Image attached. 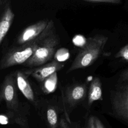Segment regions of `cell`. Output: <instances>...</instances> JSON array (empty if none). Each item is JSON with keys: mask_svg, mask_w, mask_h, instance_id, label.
Segmentation results:
<instances>
[{"mask_svg": "<svg viewBox=\"0 0 128 128\" xmlns=\"http://www.w3.org/2000/svg\"><path fill=\"white\" fill-rule=\"evenodd\" d=\"M73 42L76 45L80 46V44L81 46H82L86 42V40L82 36L78 35L76 36L73 39Z\"/></svg>", "mask_w": 128, "mask_h": 128, "instance_id": "2e32d148", "label": "cell"}, {"mask_svg": "<svg viewBox=\"0 0 128 128\" xmlns=\"http://www.w3.org/2000/svg\"><path fill=\"white\" fill-rule=\"evenodd\" d=\"M108 40L107 36L102 34H96L87 39L74 58L68 72L92 65L102 53Z\"/></svg>", "mask_w": 128, "mask_h": 128, "instance_id": "7a4b0ae2", "label": "cell"}, {"mask_svg": "<svg viewBox=\"0 0 128 128\" xmlns=\"http://www.w3.org/2000/svg\"><path fill=\"white\" fill-rule=\"evenodd\" d=\"M49 20H40L26 27L18 36L16 43L19 46L22 45L38 38L46 28Z\"/></svg>", "mask_w": 128, "mask_h": 128, "instance_id": "52a82bcc", "label": "cell"}, {"mask_svg": "<svg viewBox=\"0 0 128 128\" xmlns=\"http://www.w3.org/2000/svg\"><path fill=\"white\" fill-rule=\"evenodd\" d=\"M14 17L10 4L6 6L0 18V45L8 31Z\"/></svg>", "mask_w": 128, "mask_h": 128, "instance_id": "30bf717a", "label": "cell"}, {"mask_svg": "<svg viewBox=\"0 0 128 128\" xmlns=\"http://www.w3.org/2000/svg\"><path fill=\"white\" fill-rule=\"evenodd\" d=\"M84 2L93 3H110V4H120L119 0H84Z\"/></svg>", "mask_w": 128, "mask_h": 128, "instance_id": "e0dca14e", "label": "cell"}, {"mask_svg": "<svg viewBox=\"0 0 128 128\" xmlns=\"http://www.w3.org/2000/svg\"><path fill=\"white\" fill-rule=\"evenodd\" d=\"M86 92L87 88L85 84L76 83L66 89L64 101L70 106H74L85 98Z\"/></svg>", "mask_w": 128, "mask_h": 128, "instance_id": "ba28073f", "label": "cell"}, {"mask_svg": "<svg viewBox=\"0 0 128 128\" xmlns=\"http://www.w3.org/2000/svg\"><path fill=\"white\" fill-rule=\"evenodd\" d=\"M65 49H62V50H58V51L57 52H56V59H54L55 60L59 62V61H62V60H65L66 59H67L68 58L64 56V54H68V52L67 50H66Z\"/></svg>", "mask_w": 128, "mask_h": 128, "instance_id": "9a60e30c", "label": "cell"}, {"mask_svg": "<svg viewBox=\"0 0 128 128\" xmlns=\"http://www.w3.org/2000/svg\"><path fill=\"white\" fill-rule=\"evenodd\" d=\"M14 74L16 86L19 90L29 101L33 103L36 102L34 92L29 82L28 76L22 70H17Z\"/></svg>", "mask_w": 128, "mask_h": 128, "instance_id": "9c48e42d", "label": "cell"}, {"mask_svg": "<svg viewBox=\"0 0 128 128\" xmlns=\"http://www.w3.org/2000/svg\"><path fill=\"white\" fill-rule=\"evenodd\" d=\"M64 65L60 62L54 60L41 66L30 68L24 71L27 76H32L39 82H42L45 78L61 70Z\"/></svg>", "mask_w": 128, "mask_h": 128, "instance_id": "8992f818", "label": "cell"}, {"mask_svg": "<svg viewBox=\"0 0 128 128\" xmlns=\"http://www.w3.org/2000/svg\"><path fill=\"white\" fill-rule=\"evenodd\" d=\"M102 82L98 77H95L91 82L88 91V104L91 105L94 101L102 99Z\"/></svg>", "mask_w": 128, "mask_h": 128, "instance_id": "8fae6325", "label": "cell"}, {"mask_svg": "<svg viewBox=\"0 0 128 128\" xmlns=\"http://www.w3.org/2000/svg\"><path fill=\"white\" fill-rule=\"evenodd\" d=\"M41 82H42V89L44 93L48 94L53 92L57 86V72H54Z\"/></svg>", "mask_w": 128, "mask_h": 128, "instance_id": "7c38bea8", "label": "cell"}, {"mask_svg": "<svg viewBox=\"0 0 128 128\" xmlns=\"http://www.w3.org/2000/svg\"><path fill=\"white\" fill-rule=\"evenodd\" d=\"M59 44L60 38L54 24L53 20H50L33 54L24 64L32 68L49 62L54 56Z\"/></svg>", "mask_w": 128, "mask_h": 128, "instance_id": "6da1fadb", "label": "cell"}, {"mask_svg": "<svg viewBox=\"0 0 128 128\" xmlns=\"http://www.w3.org/2000/svg\"><path fill=\"white\" fill-rule=\"evenodd\" d=\"M46 118L50 128H56L58 124V115L54 108L50 107L46 110Z\"/></svg>", "mask_w": 128, "mask_h": 128, "instance_id": "4fadbf2b", "label": "cell"}, {"mask_svg": "<svg viewBox=\"0 0 128 128\" xmlns=\"http://www.w3.org/2000/svg\"><path fill=\"white\" fill-rule=\"evenodd\" d=\"M94 128H104L100 120L96 116H94Z\"/></svg>", "mask_w": 128, "mask_h": 128, "instance_id": "d6986e66", "label": "cell"}, {"mask_svg": "<svg viewBox=\"0 0 128 128\" xmlns=\"http://www.w3.org/2000/svg\"><path fill=\"white\" fill-rule=\"evenodd\" d=\"M60 128H70L66 121L64 118H61L60 122Z\"/></svg>", "mask_w": 128, "mask_h": 128, "instance_id": "ffe728a7", "label": "cell"}, {"mask_svg": "<svg viewBox=\"0 0 128 128\" xmlns=\"http://www.w3.org/2000/svg\"><path fill=\"white\" fill-rule=\"evenodd\" d=\"M117 88L112 94V104L114 113L125 120H128V82Z\"/></svg>", "mask_w": 128, "mask_h": 128, "instance_id": "5b68a950", "label": "cell"}, {"mask_svg": "<svg viewBox=\"0 0 128 128\" xmlns=\"http://www.w3.org/2000/svg\"><path fill=\"white\" fill-rule=\"evenodd\" d=\"M15 74L6 76L0 87V104L5 101L7 107L16 110L18 106Z\"/></svg>", "mask_w": 128, "mask_h": 128, "instance_id": "277c9868", "label": "cell"}, {"mask_svg": "<svg viewBox=\"0 0 128 128\" xmlns=\"http://www.w3.org/2000/svg\"><path fill=\"white\" fill-rule=\"evenodd\" d=\"M74 128H79L77 126H75ZM84 128H94V116H91L89 118L87 124L86 126Z\"/></svg>", "mask_w": 128, "mask_h": 128, "instance_id": "ac0fdd59", "label": "cell"}, {"mask_svg": "<svg viewBox=\"0 0 128 128\" xmlns=\"http://www.w3.org/2000/svg\"><path fill=\"white\" fill-rule=\"evenodd\" d=\"M115 58H122L126 61L128 60V45L123 46L115 55Z\"/></svg>", "mask_w": 128, "mask_h": 128, "instance_id": "5bb4252c", "label": "cell"}, {"mask_svg": "<svg viewBox=\"0 0 128 128\" xmlns=\"http://www.w3.org/2000/svg\"><path fill=\"white\" fill-rule=\"evenodd\" d=\"M43 34L44 31L34 40L14 48L8 52L0 62V68L4 69L24 64L33 54Z\"/></svg>", "mask_w": 128, "mask_h": 128, "instance_id": "3957f363", "label": "cell"}]
</instances>
